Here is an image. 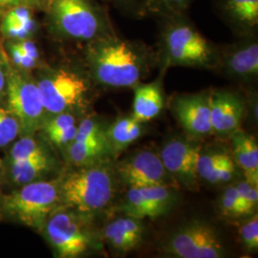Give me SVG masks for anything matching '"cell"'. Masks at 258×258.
Segmentation results:
<instances>
[{
  "mask_svg": "<svg viewBox=\"0 0 258 258\" xmlns=\"http://www.w3.org/2000/svg\"><path fill=\"white\" fill-rule=\"evenodd\" d=\"M212 135L218 138H230L241 128L247 113V101L239 93L227 89L209 91Z\"/></svg>",
  "mask_w": 258,
  "mask_h": 258,
  "instance_id": "9a60e30c",
  "label": "cell"
},
{
  "mask_svg": "<svg viewBox=\"0 0 258 258\" xmlns=\"http://www.w3.org/2000/svg\"><path fill=\"white\" fill-rule=\"evenodd\" d=\"M216 70L231 79L250 82L257 78L258 44L254 36L218 49Z\"/></svg>",
  "mask_w": 258,
  "mask_h": 258,
  "instance_id": "2e32d148",
  "label": "cell"
},
{
  "mask_svg": "<svg viewBox=\"0 0 258 258\" xmlns=\"http://www.w3.org/2000/svg\"><path fill=\"white\" fill-rule=\"evenodd\" d=\"M180 198L179 187L173 185L129 187L118 212L142 220H154L172 212Z\"/></svg>",
  "mask_w": 258,
  "mask_h": 258,
  "instance_id": "7c38bea8",
  "label": "cell"
},
{
  "mask_svg": "<svg viewBox=\"0 0 258 258\" xmlns=\"http://www.w3.org/2000/svg\"><path fill=\"white\" fill-rule=\"evenodd\" d=\"M239 194L243 218L257 212L258 185L250 184L247 180L236 182Z\"/></svg>",
  "mask_w": 258,
  "mask_h": 258,
  "instance_id": "4dcf8cb0",
  "label": "cell"
},
{
  "mask_svg": "<svg viewBox=\"0 0 258 258\" xmlns=\"http://www.w3.org/2000/svg\"><path fill=\"white\" fill-rule=\"evenodd\" d=\"M201 147V141L186 135H174L166 140L159 152L166 170L176 183L191 191L198 190L200 185L197 160Z\"/></svg>",
  "mask_w": 258,
  "mask_h": 258,
  "instance_id": "4fadbf2b",
  "label": "cell"
},
{
  "mask_svg": "<svg viewBox=\"0 0 258 258\" xmlns=\"http://www.w3.org/2000/svg\"><path fill=\"white\" fill-rule=\"evenodd\" d=\"M6 56L15 68L29 73L40 68L41 55L39 49L32 38L22 40H8Z\"/></svg>",
  "mask_w": 258,
  "mask_h": 258,
  "instance_id": "484cf974",
  "label": "cell"
},
{
  "mask_svg": "<svg viewBox=\"0 0 258 258\" xmlns=\"http://www.w3.org/2000/svg\"><path fill=\"white\" fill-rule=\"evenodd\" d=\"M132 116L141 122L155 119L164 109L165 99L161 79L152 83H140L133 87Z\"/></svg>",
  "mask_w": 258,
  "mask_h": 258,
  "instance_id": "d6986e66",
  "label": "cell"
},
{
  "mask_svg": "<svg viewBox=\"0 0 258 258\" xmlns=\"http://www.w3.org/2000/svg\"><path fill=\"white\" fill-rule=\"evenodd\" d=\"M145 133V122L139 121L132 115L122 116L108 123L106 135L115 160Z\"/></svg>",
  "mask_w": 258,
  "mask_h": 258,
  "instance_id": "603a6c76",
  "label": "cell"
},
{
  "mask_svg": "<svg viewBox=\"0 0 258 258\" xmlns=\"http://www.w3.org/2000/svg\"><path fill=\"white\" fill-rule=\"evenodd\" d=\"M60 206L58 177L22 184L1 201L2 211L9 218L38 232Z\"/></svg>",
  "mask_w": 258,
  "mask_h": 258,
  "instance_id": "52a82bcc",
  "label": "cell"
},
{
  "mask_svg": "<svg viewBox=\"0 0 258 258\" xmlns=\"http://www.w3.org/2000/svg\"><path fill=\"white\" fill-rule=\"evenodd\" d=\"M160 249L176 258H222L228 253L218 230L203 219H191L178 226L162 241Z\"/></svg>",
  "mask_w": 258,
  "mask_h": 258,
  "instance_id": "ba28073f",
  "label": "cell"
},
{
  "mask_svg": "<svg viewBox=\"0 0 258 258\" xmlns=\"http://www.w3.org/2000/svg\"><path fill=\"white\" fill-rule=\"evenodd\" d=\"M218 48L203 37L192 24L170 18L163 31L160 62L164 69L175 66L216 69Z\"/></svg>",
  "mask_w": 258,
  "mask_h": 258,
  "instance_id": "5b68a950",
  "label": "cell"
},
{
  "mask_svg": "<svg viewBox=\"0 0 258 258\" xmlns=\"http://www.w3.org/2000/svg\"><path fill=\"white\" fill-rule=\"evenodd\" d=\"M36 81L48 116L63 112L81 115L91 102L94 83L86 71L42 66Z\"/></svg>",
  "mask_w": 258,
  "mask_h": 258,
  "instance_id": "3957f363",
  "label": "cell"
},
{
  "mask_svg": "<svg viewBox=\"0 0 258 258\" xmlns=\"http://www.w3.org/2000/svg\"><path fill=\"white\" fill-rule=\"evenodd\" d=\"M233 160L231 149L220 144H208L200 148L197 160V174L200 181L212 184V178L220 166Z\"/></svg>",
  "mask_w": 258,
  "mask_h": 258,
  "instance_id": "d4e9b609",
  "label": "cell"
},
{
  "mask_svg": "<svg viewBox=\"0 0 258 258\" xmlns=\"http://www.w3.org/2000/svg\"><path fill=\"white\" fill-rule=\"evenodd\" d=\"M49 147L51 146L46 141L43 142L37 140L35 135L21 136V138L14 144L10 150L8 163L52 154L53 152Z\"/></svg>",
  "mask_w": 258,
  "mask_h": 258,
  "instance_id": "4316f807",
  "label": "cell"
},
{
  "mask_svg": "<svg viewBox=\"0 0 258 258\" xmlns=\"http://www.w3.org/2000/svg\"><path fill=\"white\" fill-rule=\"evenodd\" d=\"M35 10L29 6H19L7 11L0 18V34L7 40H22L34 37L37 21Z\"/></svg>",
  "mask_w": 258,
  "mask_h": 258,
  "instance_id": "44dd1931",
  "label": "cell"
},
{
  "mask_svg": "<svg viewBox=\"0 0 258 258\" xmlns=\"http://www.w3.org/2000/svg\"><path fill=\"white\" fill-rule=\"evenodd\" d=\"M52 0H0V18L10 9L29 6L34 9H47Z\"/></svg>",
  "mask_w": 258,
  "mask_h": 258,
  "instance_id": "d6a6232c",
  "label": "cell"
},
{
  "mask_svg": "<svg viewBox=\"0 0 258 258\" xmlns=\"http://www.w3.org/2000/svg\"><path fill=\"white\" fill-rule=\"evenodd\" d=\"M240 240L248 252H256L258 249V216L257 212L243 218L240 225Z\"/></svg>",
  "mask_w": 258,
  "mask_h": 258,
  "instance_id": "f546056e",
  "label": "cell"
},
{
  "mask_svg": "<svg viewBox=\"0 0 258 258\" xmlns=\"http://www.w3.org/2000/svg\"><path fill=\"white\" fill-rule=\"evenodd\" d=\"M217 209L219 214L225 219L237 220L243 218L236 183L230 184L222 191L217 202Z\"/></svg>",
  "mask_w": 258,
  "mask_h": 258,
  "instance_id": "83f0119b",
  "label": "cell"
},
{
  "mask_svg": "<svg viewBox=\"0 0 258 258\" xmlns=\"http://www.w3.org/2000/svg\"><path fill=\"white\" fill-rule=\"evenodd\" d=\"M114 161L72 166L58 176L61 206L92 217L108 210L119 184Z\"/></svg>",
  "mask_w": 258,
  "mask_h": 258,
  "instance_id": "7a4b0ae2",
  "label": "cell"
},
{
  "mask_svg": "<svg viewBox=\"0 0 258 258\" xmlns=\"http://www.w3.org/2000/svg\"><path fill=\"white\" fill-rule=\"evenodd\" d=\"M103 245L115 254L125 255L143 243L146 225L142 219L120 213V216L106 223L101 231Z\"/></svg>",
  "mask_w": 258,
  "mask_h": 258,
  "instance_id": "e0dca14e",
  "label": "cell"
},
{
  "mask_svg": "<svg viewBox=\"0 0 258 258\" xmlns=\"http://www.w3.org/2000/svg\"><path fill=\"white\" fill-rule=\"evenodd\" d=\"M221 8L240 35L254 36L258 26V0H221Z\"/></svg>",
  "mask_w": 258,
  "mask_h": 258,
  "instance_id": "cb8c5ba5",
  "label": "cell"
},
{
  "mask_svg": "<svg viewBox=\"0 0 258 258\" xmlns=\"http://www.w3.org/2000/svg\"><path fill=\"white\" fill-rule=\"evenodd\" d=\"M192 0H148L147 9L168 18L179 17Z\"/></svg>",
  "mask_w": 258,
  "mask_h": 258,
  "instance_id": "1f68e13d",
  "label": "cell"
},
{
  "mask_svg": "<svg viewBox=\"0 0 258 258\" xmlns=\"http://www.w3.org/2000/svg\"><path fill=\"white\" fill-rule=\"evenodd\" d=\"M80 114L73 112H63L50 115L46 118L41 129L42 136L47 143L61 150L65 149L74 141L79 127Z\"/></svg>",
  "mask_w": 258,
  "mask_h": 258,
  "instance_id": "ffe728a7",
  "label": "cell"
},
{
  "mask_svg": "<svg viewBox=\"0 0 258 258\" xmlns=\"http://www.w3.org/2000/svg\"><path fill=\"white\" fill-rule=\"evenodd\" d=\"M6 61L8 69L7 107L19 120L20 135H35L48 117L37 81L27 72L15 68L7 56Z\"/></svg>",
  "mask_w": 258,
  "mask_h": 258,
  "instance_id": "9c48e42d",
  "label": "cell"
},
{
  "mask_svg": "<svg viewBox=\"0 0 258 258\" xmlns=\"http://www.w3.org/2000/svg\"><path fill=\"white\" fill-rule=\"evenodd\" d=\"M114 168L119 183L127 188L153 185L180 187L166 170L159 153L149 149L137 150L119 161L115 160Z\"/></svg>",
  "mask_w": 258,
  "mask_h": 258,
  "instance_id": "8fae6325",
  "label": "cell"
},
{
  "mask_svg": "<svg viewBox=\"0 0 258 258\" xmlns=\"http://www.w3.org/2000/svg\"><path fill=\"white\" fill-rule=\"evenodd\" d=\"M108 123L97 115L85 116L80 120L74 141L63 153L70 166H89L115 160L106 135Z\"/></svg>",
  "mask_w": 258,
  "mask_h": 258,
  "instance_id": "30bf717a",
  "label": "cell"
},
{
  "mask_svg": "<svg viewBox=\"0 0 258 258\" xmlns=\"http://www.w3.org/2000/svg\"><path fill=\"white\" fill-rule=\"evenodd\" d=\"M232 158L249 183L258 185V145L245 130H236L231 137Z\"/></svg>",
  "mask_w": 258,
  "mask_h": 258,
  "instance_id": "ac0fdd59",
  "label": "cell"
},
{
  "mask_svg": "<svg viewBox=\"0 0 258 258\" xmlns=\"http://www.w3.org/2000/svg\"><path fill=\"white\" fill-rule=\"evenodd\" d=\"M57 167L58 162L53 153L44 156L9 162L10 179L13 183L22 185L37 180H42L46 176L55 172Z\"/></svg>",
  "mask_w": 258,
  "mask_h": 258,
  "instance_id": "7402d4cb",
  "label": "cell"
},
{
  "mask_svg": "<svg viewBox=\"0 0 258 258\" xmlns=\"http://www.w3.org/2000/svg\"><path fill=\"white\" fill-rule=\"evenodd\" d=\"M41 232L57 257H82L103 247L92 216L62 206L49 216Z\"/></svg>",
  "mask_w": 258,
  "mask_h": 258,
  "instance_id": "277c9868",
  "label": "cell"
},
{
  "mask_svg": "<svg viewBox=\"0 0 258 258\" xmlns=\"http://www.w3.org/2000/svg\"><path fill=\"white\" fill-rule=\"evenodd\" d=\"M8 81V69L5 53H0V99L6 96Z\"/></svg>",
  "mask_w": 258,
  "mask_h": 258,
  "instance_id": "836d02e7",
  "label": "cell"
},
{
  "mask_svg": "<svg viewBox=\"0 0 258 258\" xmlns=\"http://www.w3.org/2000/svg\"><path fill=\"white\" fill-rule=\"evenodd\" d=\"M47 10L51 29L61 39L86 44L112 33L107 17L90 0H52Z\"/></svg>",
  "mask_w": 258,
  "mask_h": 258,
  "instance_id": "8992f818",
  "label": "cell"
},
{
  "mask_svg": "<svg viewBox=\"0 0 258 258\" xmlns=\"http://www.w3.org/2000/svg\"><path fill=\"white\" fill-rule=\"evenodd\" d=\"M84 61L93 83L107 88H133L147 78L156 57L148 47L113 32L86 43Z\"/></svg>",
  "mask_w": 258,
  "mask_h": 258,
  "instance_id": "6da1fadb",
  "label": "cell"
},
{
  "mask_svg": "<svg viewBox=\"0 0 258 258\" xmlns=\"http://www.w3.org/2000/svg\"><path fill=\"white\" fill-rule=\"evenodd\" d=\"M20 135V125L8 107L0 105V148H5Z\"/></svg>",
  "mask_w": 258,
  "mask_h": 258,
  "instance_id": "f1b7e54d",
  "label": "cell"
},
{
  "mask_svg": "<svg viewBox=\"0 0 258 258\" xmlns=\"http://www.w3.org/2000/svg\"><path fill=\"white\" fill-rule=\"evenodd\" d=\"M169 108L187 137L202 141L212 136L209 91L175 95Z\"/></svg>",
  "mask_w": 258,
  "mask_h": 258,
  "instance_id": "5bb4252c",
  "label": "cell"
}]
</instances>
